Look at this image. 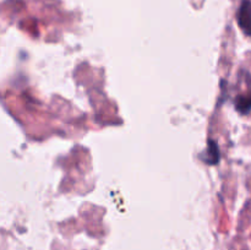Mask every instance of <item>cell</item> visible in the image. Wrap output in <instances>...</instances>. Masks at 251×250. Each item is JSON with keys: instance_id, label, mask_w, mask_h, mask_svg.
I'll list each match as a JSON object with an SVG mask.
<instances>
[{"instance_id": "2", "label": "cell", "mask_w": 251, "mask_h": 250, "mask_svg": "<svg viewBox=\"0 0 251 250\" xmlns=\"http://www.w3.org/2000/svg\"><path fill=\"white\" fill-rule=\"evenodd\" d=\"M202 158L203 162H206L210 166H215L220 162L221 159V153H220V149H218L217 142L213 141V140H208V145L207 149L205 150V152H202Z\"/></svg>"}, {"instance_id": "3", "label": "cell", "mask_w": 251, "mask_h": 250, "mask_svg": "<svg viewBox=\"0 0 251 250\" xmlns=\"http://www.w3.org/2000/svg\"><path fill=\"white\" fill-rule=\"evenodd\" d=\"M234 105L240 114H249L251 112V93L238 96L234 100Z\"/></svg>"}, {"instance_id": "1", "label": "cell", "mask_w": 251, "mask_h": 250, "mask_svg": "<svg viewBox=\"0 0 251 250\" xmlns=\"http://www.w3.org/2000/svg\"><path fill=\"white\" fill-rule=\"evenodd\" d=\"M237 21L240 29L251 37V0H243L238 10Z\"/></svg>"}]
</instances>
